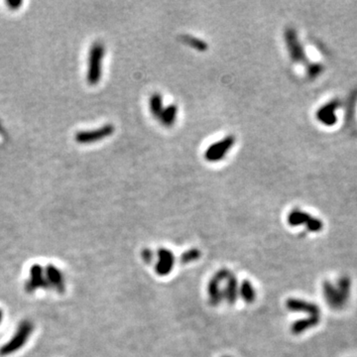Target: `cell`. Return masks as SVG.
<instances>
[{
    "instance_id": "15",
    "label": "cell",
    "mask_w": 357,
    "mask_h": 357,
    "mask_svg": "<svg viewBox=\"0 0 357 357\" xmlns=\"http://www.w3.org/2000/svg\"><path fill=\"white\" fill-rule=\"evenodd\" d=\"M337 287L339 290V292L341 293V295L348 301L349 296H350V287H351L350 279L348 277H346V276L341 277L338 280Z\"/></svg>"
},
{
    "instance_id": "3",
    "label": "cell",
    "mask_w": 357,
    "mask_h": 357,
    "mask_svg": "<svg viewBox=\"0 0 357 357\" xmlns=\"http://www.w3.org/2000/svg\"><path fill=\"white\" fill-rule=\"evenodd\" d=\"M32 331H33V325L31 323H30L29 321L22 322L19 325L18 330L15 333L14 337L10 339V341L7 344H5L2 347L1 354L2 355L11 354L14 351L18 350L21 346H23L26 343L29 337L31 336Z\"/></svg>"
},
{
    "instance_id": "10",
    "label": "cell",
    "mask_w": 357,
    "mask_h": 357,
    "mask_svg": "<svg viewBox=\"0 0 357 357\" xmlns=\"http://www.w3.org/2000/svg\"><path fill=\"white\" fill-rule=\"evenodd\" d=\"M178 115V106L176 104H170L167 107H164V110L159 118L161 123L166 127H172L177 119Z\"/></svg>"
},
{
    "instance_id": "11",
    "label": "cell",
    "mask_w": 357,
    "mask_h": 357,
    "mask_svg": "<svg viewBox=\"0 0 357 357\" xmlns=\"http://www.w3.org/2000/svg\"><path fill=\"white\" fill-rule=\"evenodd\" d=\"M319 322V317H310L305 319L296 321L292 326V332L296 335H299L312 327L316 326Z\"/></svg>"
},
{
    "instance_id": "8",
    "label": "cell",
    "mask_w": 357,
    "mask_h": 357,
    "mask_svg": "<svg viewBox=\"0 0 357 357\" xmlns=\"http://www.w3.org/2000/svg\"><path fill=\"white\" fill-rule=\"evenodd\" d=\"M288 308L291 311L295 312H303L309 314L310 317H319V308L312 303H308L306 301L301 300H289L287 303Z\"/></svg>"
},
{
    "instance_id": "12",
    "label": "cell",
    "mask_w": 357,
    "mask_h": 357,
    "mask_svg": "<svg viewBox=\"0 0 357 357\" xmlns=\"http://www.w3.org/2000/svg\"><path fill=\"white\" fill-rule=\"evenodd\" d=\"M312 218H313L309 214L304 213L299 210H296V211H293L289 215L288 221H289V224L292 226H298V225H302V224H306L308 226V224L310 223Z\"/></svg>"
},
{
    "instance_id": "9",
    "label": "cell",
    "mask_w": 357,
    "mask_h": 357,
    "mask_svg": "<svg viewBox=\"0 0 357 357\" xmlns=\"http://www.w3.org/2000/svg\"><path fill=\"white\" fill-rule=\"evenodd\" d=\"M337 107V104L335 102H332L327 105H324L317 113V117L319 120L327 125H332L336 123L337 117H336V109Z\"/></svg>"
},
{
    "instance_id": "14",
    "label": "cell",
    "mask_w": 357,
    "mask_h": 357,
    "mask_svg": "<svg viewBox=\"0 0 357 357\" xmlns=\"http://www.w3.org/2000/svg\"><path fill=\"white\" fill-rule=\"evenodd\" d=\"M181 39L186 45L192 47L193 49H195L198 52H205L208 49V45L204 41H202L201 39L197 38L195 36L184 35L181 37Z\"/></svg>"
},
{
    "instance_id": "5",
    "label": "cell",
    "mask_w": 357,
    "mask_h": 357,
    "mask_svg": "<svg viewBox=\"0 0 357 357\" xmlns=\"http://www.w3.org/2000/svg\"><path fill=\"white\" fill-rule=\"evenodd\" d=\"M284 37L291 59L294 62L304 63L306 61V54L295 30L293 28L286 29Z\"/></svg>"
},
{
    "instance_id": "16",
    "label": "cell",
    "mask_w": 357,
    "mask_h": 357,
    "mask_svg": "<svg viewBox=\"0 0 357 357\" xmlns=\"http://www.w3.org/2000/svg\"><path fill=\"white\" fill-rule=\"evenodd\" d=\"M2 319V315H1V311H0V321Z\"/></svg>"
},
{
    "instance_id": "6",
    "label": "cell",
    "mask_w": 357,
    "mask_h": 357,
    "mask_svg": "<svg viewBox=\"0 0 357 357\" xmlns=\"http://www.w3.org/2000/svg\"><path fill=\"white\" fill-rule=\"evenodd\" d=\"M322 292L326 303L333 309H341L347 303V300L341 295L337 287L329 281H325L323 283Z\"/></svg>"
},
{
    "instance_id": "4",
    "label": "cell",
    "mask_w": 357,
    "mask_h": 357,
    "mask_svg": "<svg viewBox=\"0 0 357 357\" xmlns=\"http://www.w3.org/2000/svg\"><path fill=\"white\" fill-rule=\"evenodd\" d=\"M115 131L112 124H105L95 130L80 131L76 134V141L80 144H91L111 136Z\"/></svg>"
},
{
    "instance_id": "7",
    "label": "cell",
    "mask_w": 357,
    "mask_h": 357,
    "mask_svg": "<svg viewBox=\"0 0 357 357\" xmlns=\"http://www.w3.org/2000/svg\"><path fill=\"white\" fill-rule=\"evenodd\" d=\"M46 280H47V287H51L59 292H63L65 288V281L62 272L60 271L58 268L49 266L46 269Z\"/></svg>"
},
{
    "instance_id": "2",
    "label": "cell",
    "mask_w": 357,
    "mask_h": 357,
    "mask_svg": "<svg viewBox=\"0 0 357 357\" xmlns=\"http://www.w3.org/2000/svg\"><path fill=\"white\" fill-rule=\"evenodd\" d=\"M235 137L233 135H228L223 139L213 143L208 147L204 152V159L207 162L217 163L224 159L227 153L231 150V148L234 146Z\"/></svg>"
},
{
    "instance_id": "13",
    "label": "cell",
    "mask_w": 357,
    "mask_h": 357,
    "mask_svg": "<svg viewBox=\"0 0 357 357\" xmlns=\"http://www.w3.org/2000/svg\"><path fill=\"white\" fill-rule=\"evenodd\" d=\"M149 108H150V111L153 114V116L159 120V118L164 110L163 98L160 94L155 93L150 97V99H149Z\"/></svg>"
},
{
    "instance_id": "1",
    "label": "cell",
    "mask_w": 357,
    "mask_h": 357,
    "mask_svg": "<svg viewBox=\"0 0 357 357\" xmlns=\"http://www.w3.org/2000/svg\"><path fill=\"white\" fill-rule=\"evenodd\" d=\"M105 55V48L100 42L95 43L88 54V67L86 79L92 85H96L99 82L102 74V61Z\"/></svg>"
}]
</instances>
